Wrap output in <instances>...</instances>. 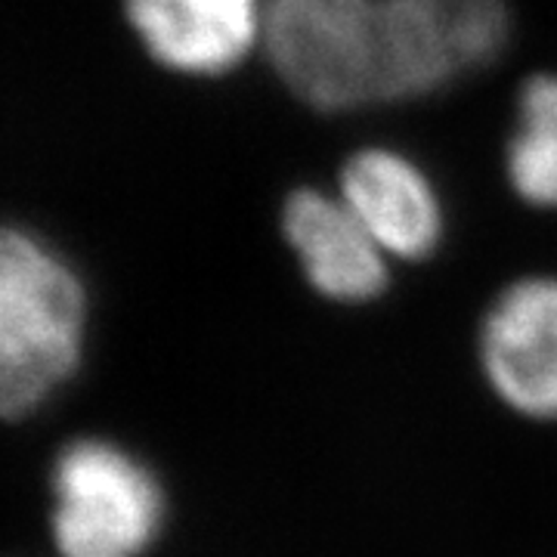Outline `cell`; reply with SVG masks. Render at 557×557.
Listing matches in <instances>:
<instances>
[{
  "label": "cell",
  "mask_w": 557,
  "mask_h": 557,
  "mask_svg": "<svg viewBox=\"0 0 557 557\" xmlns=\"http://www.w3.org/2000/svg\"><path fill=\"white\" fill-rule=\"evenodd\" d=\"M90 292L78 263L35 223L0 233V406L38 412L78 372Z\"/></svg>",
  "instance_id": "1"
},
{
  "label": "cell",
  "mask_w": 557,
  "mask_h": 557,
  "mask_svg": "<svg viewBox=\"0 0 557 557\" xmlns=\"http://www.w3.org/2000/svg\"><path fill=\"white\" fill-rule=\"evenodd\" d=\"M260 60L317 115L384 106L381 0H270Z\"/></svg>",
  "instance_id": "2"
},
{
  "label": "cell",
  "mask_w": 557,
  "mask_h": 557,
  "mask_svg": "<svg viewBox=\"0 0 557 557\" xmlns=\"http://www.w3.org/2000/svg\"><path fill=\"white\" fill-rule=\"evenodd\" d=\"M53 542L62 557H143L164 520L156 474L106 440H78L53 465Z\"/></svg>",
  "instance_id": "3"
},
{
  "label": "cell",
  "mask_w": 557,
  "mask_h": 557,
  "mask_svg": "<svg viewBox=\"0 0 557 557\" xmlns=\"http://www.w3.org/2000/svg\"><path fill=\"white\" fill-rule=\"evenodd\" d=\"M381 20L384 106L437 97L511 40V0H381Z\"/></svg>",
  "instance_id": "4"
},
{
  "label": "cell",
  "mask_w": 557,
  "mask_h": 557,
  "mask_svg": "<svg viewBox=\"0 0 557 557\" xmlns=\"http://www.w3.org/2000/svg\"><path fill=\"white\" fill-rule=\"evenodd\" d=\"M270 0H121V20L159 72L214 84L263 57Z\"/></svg>",
  "instance_id": "5"
},
{
  "label": "cell",
  "mask_w": 557,
  "mask_h": 557,
  "mask_svg": "<svg viewBox=\"0 0 557 557\" xmlns=\"http://www.w3.org/2000/svg\"><path fill=\"white\" fill-rule=\"evenodd\" d=\"M335 193L394 263L437 258L449 239V205L431 168L394 143H362L338 161Z\"/></svg>",
  "instance_id": "6"
},
{
  "label": "cell",
  "mask_w": 557,
  "mask_h": 557,
  "mask_svg": "<svg viewBox=\"0 0 557 557\" xmlns=\"http://www.w3.org/2000/svg\"><path fill=\"white\" fill-rule=\"evenodd\" d=\"M478 357L505 406L557 421V273H523L498 288L480 319Z\"/></svg>",
  "instance_id": "7"
},
{
  "label": "cell",
  "mask_w": 557,
  "mask_h": 557,
  "mask_svg": "<svg viewBox=\"0 0 557 557\" xmlns=\"http://www.w3.org/2000/svg\"><path fill=\"white\" fill-rule=\"evenodd\" d=\"M278 236L304 282L338 307H366L387 295L394 260L359 223L335 186L295 183L278 201Z\"/></svg>",
  "instance_id": "8"
},
{
  "label": "cell",
  "mask_w": 557,
  "mask_h": 557,
  "mask_svg": "<svg viewBox=\"0 0 557 557\" xmlns=\"http://www.w3.org/2000/svg\"><path fill=\"white\" fill-rule=\"evenodd\" d=\"M502 177L518 205L557 214V69L518 84L502 143Z\"/></svg>",
  "instance_id": "9"
}]
</instances>
